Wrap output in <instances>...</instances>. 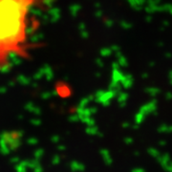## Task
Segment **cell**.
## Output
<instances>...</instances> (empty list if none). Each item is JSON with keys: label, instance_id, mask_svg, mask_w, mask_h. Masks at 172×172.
<instances>
[{"label": "cell", "instance_id": "6da1fadb", "mask_svg": "<svg viewBox=\"0 0 172 172\" xmlns=\"http://www.w3.org/2000/svg\"><path fill=\"white\" fill-rule=\"evenodd\" d=\"M39 0H0V69L28 56V17Z\"/></svg>", "mask_w": 172, "mask_h": 172}]
</instances>
